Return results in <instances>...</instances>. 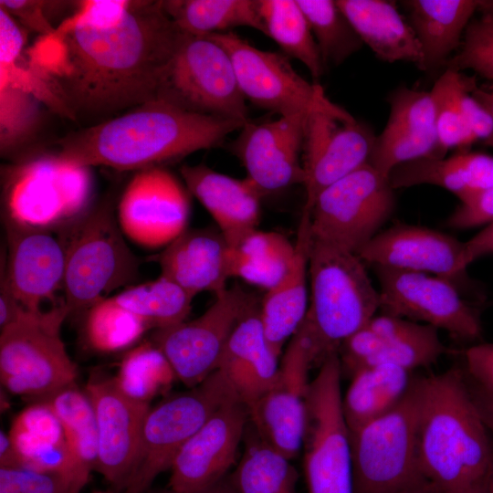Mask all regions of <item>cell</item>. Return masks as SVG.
<instances>
[{"instance_id": "cell-4", "label": "cell", "mask_w": 493, "mask_h": 493, "mask_svg": "<svg viewBox=\"0 0 493 493\" xmlns=\"http://www.w3.org/2000/svg\"><path fill=\"white\" fill-rule=\"evenodd\" d=\"M309 282V309L300 329L312 364L320 365L376 315L380 294L357 254L313 237Z\"/></svg>"}, {"instance_id": "cell-36", "label": "cell", "mask_w": 493, "mask_h": 493, "mask_svg": "<svg viewBox=\"0 0 493 493\" xmlns=\"http://www.w3.org/2000/svg\"><path fill=\"white\" fill-rule=\"evenodd\" d=\"M248 430L244 451L229 474L237 493H296L298 472L290 459L262 440L250 421Z\"/></svg>"}, {"instance_id": "cell-6", "label": "cell", "mask_w": 493, "mask_h": 493, "mask_svg": "<svg viewBox=\"0 0 493 493\" xmlns=\"http://www.w3.org/2000/svg\"><path fill=\"white\" fill-rule=\"evenodd\" d=\"M68 315L64 302L39 312L25 309L1 329L0 379L5 390L39 401L76 383L78 369L60 335Z\"/></svg>"}, {"instance_id": "cell-2", "label": "cell", "mask_w": 493, "mask_h": 493, "mask_svg": "<svg viewBox=\"0 0 493 493\" xmlns=\"http://www.w3.org/2000/svg\"><path fill=\"white\" fill-rule=\"evenodd\" d=\"M245 123L152 100L61 139L56 155L76 166L140 171L216 147Z\"/></svg>"}, {"instance_id": "cell-61", "label": "cell", "mask_w": 493, "mask_h": 493, "mask_svg": "<svg viewBox=\"0 0 493 493\" xmlns=\"http://www.w3.org/2000/svg\"><path fill=\"white\" fill-rule=\"evenodd\" d=\"M479 13L493 12V0H478Z\"/></svg>"}, {"instance_id": "cell-38", "label": "cell", "mask_w": 493, "mask_h": 493, "mask_svg": "<svg viewBox=\"0 0 493 493\" xmlns=\"http://www.w3.org/2000/svg\"><path fill=\"white\" fill-rule=\"evenodd\" d=\"M257 6L265 35L305 65L314 79H320L326 66L297 0H257Z\"/></svg>"}, {"instance_id": "cell-57", "label": "cell", "mask_w": 493, "mask_h": 493, "mask_svg": "<svg viewBox=\"0 0 493 493\" xmlns=\"http://www.w3.org/2000/svg\"><path fill=\"white\" fill-rule=\"evenodd\" d=\"M147 493H150V492L148 491ZM151 493H181V492H176L167 488L164 489L152 491ZM186 493H237V491L231 481L230 476L227 475L225 478L221 479L220 481H218L217 483L210 487H207L205 488H203L197 491L186 492Z\"/></svg>"}, {"instance_id": "cell-33", "label": "cell", "mask_w": 493, "mask_h": 493, "mask_svg": "<svg viewBox=\"0 0 493 493\" xmlns=\"http://www.w3.org/2000/svg\"><path fill=\"white\" fill-rule=\"evenodd\" d=\"M342 397V410L349 432L393 409L410 390L414 372L393 366L374 365L358 370Z\"/></svg>"}, {"instance_id": "cell-30", "label": "cell", "mask_w": 493, "mask_h": 493, "mask_svg": "<svg viewBox=\"0 0 493 493\" xmlns=\"http://www.w3.org/2000/svg\"><path fill=\"white\" fill-rule=\"evenodd\" d=\"M8 435L21 467L62 474L81 489L87 484L76 470L58 417L43 401L25 407L12 421Z\"/></svg>"}, {"instance_id": "cell-34", "label": "cell", "mask_w": 493, "mask_h": 493, "mask_svg": "<svg viewBox=\"0 0 493 493\" xmlns=\"http://www.w3.org/2000/svg\"><path fill=\"white\" fill-rule=\"evenodd\" d=\"M39 401L47 403L60 422L76 470L88 483L98 459L96 417L88 394L75 383Z\"/></svg>"}, {"instance_id": "cell-25", "label": "cell", "mask_w": 493, "mask_h": 493, "mask_svg": "<svg viewBox=\"0 0 493 493\" xmlns=\"http://www.w3.org/2000/svg\"><path fill=\"white\" fill-rule=\"evenodd\" d=\"M152 260L161 276L194 298L205 291L221 294L232 278L231 248L217 227L185 229Z\"/></svg>"}, {"instance_id": "cell-3", "label": "cell", "mask_w": 493, "mask_h": 493, "mask_svg": "<svg viewBox=\"0 0 493 493\" xmlns=\"http://www.w3.org/2000/svg\"><path fill=\"white\" fill-rule=\"evenodd\" d=\"M417 451L423 476L446 493L486 477L493 442L463 369L420 377Z\"/></svg>"}, {"instance_id": "cell-17", "label": "cell", "mask_w": 493, "mask_h": 493, "mask_svg": "<svg viewBox=\"0 0 493 493\" xmlns=\"http://www.w3.org/2000/svg\"><path fill=\"white\" fill-rule=\"evenodd\" d=\"M311 366L309 343L299 327L288 342L275 382L247 407L261 439L290 460L303 445Z\"/></svg>"}, {"instance_id": "cell-41", "label": "cell", "mask_w": 493, "mask_h": 493, "mask_svg": "<svg viewBox=\"0 0 493 493\" xmlns=\"http://www.w3.org/2000/svg\"><path fill=\"white\" fill-rule=\"evenodd\" d=\"M328 65L339 66L363 45L353 26L333 0H297Z\"/></svg>"}, {"instance_id": "cell-1", "label": "cell", "mask_w": 493, "mask_h": 493, "mask_svg": "<svg viewBox=\"0 0 493 493\" xmlns=\"http://www.w3.org/2000/svg\"><path fill=\"white\" fill-rule=\"evenodd\" d=\"M180 34L162 1H81L37 42L29 68L59 113L104 117L156 100Z\"/></svg>"}, {"instance_id": "cell-12", "label": "cell", "mask_w": 493, "mask_h": 493, "mask_svg": "<svg viewBox=\"0 0 493 493\" xmlns=\"http://www.w3.org/2000/svg\"><path fill=\"white\" fill-rule=\"evenodd\" d=\"M395 205L388 177L367 163L319 194L307 210L312 237L357 254L381 231Z\"/></svg>"}, {"instance_id": "cell-47", "label": "cell", "mask_w": 493, "mask_h": 493, "mask_svg": "<svg viewBox=\"0 0 493 493\" xmlns=\"http://www.w3.org/2000/svg\"><path fill=\"white\" fill-rule=\"evenodd\" d=\"M66 476L25 467H0V493H79Z\"/></svg>"}, {"instance_id": "cell-53", "label": "cell", "mask_w": 493, "mask_h": 493, "mask_svg": "<svg viewBox=\"0 0 493 493\" xmlns=\"http://www.w3.org/2000/svg\"><path fill=\"white\" fill-rule=\"evenodd\" d=\"M493 254V222L464 242L462 265L465 269L477 258Z\"/></svg>"}, {"instance_id": "cell-32", "label": "cell", "mask_w": 493, "mask_h": 493, "mask_svg": "<svg viewBox=\"0 0 493 493\" xmlns=\"http://www.w3.org/2000/svg\"><path fill=\"white\" fill-rule=\"evenodd\" d=\"M425 57V71L445 68L477 11L478 0H404Z\"/></svg>"}, {"instance_id": "cell-59", "label": "cell", "mask_w": 493, "mask_h": 493, "mask_svg": "<svg viewBox=\"0 0 493 493\" xmlns=\"http://www.w3.org/2000/svg\"><path fill=\"white\" fill-rule=\"evenodd\" d=\"M398 493H446L428 480H424Z\"/></svg>"}, {"instance_id": "cell-55", "label": "cell", "mask_w": 493, "mask_h": 493, "mask_svg": "<svg viewBox=\"0 0 493 493\" xmlns=\"http://www.w3.org/2000/svg\"><path fill=\"white\" fill-rule=\"evenodd\" d=\"M21 467L19 457L16 448L10 439L8 433L0 431V467Z\"/></svg>"}, {"instance_id": "cell-5", "label": "cell", "mask_w": 493, "mask_h": 493, "mask_svg": "<svg viewBox=\"0 0 493 493\" xmlns=\"http://www.w3.org/2000/svg\"><path fill=\"white\" fill-rule=\"evenodd\" d=\"M58 234L65 248L63 302L69 314L87 312L138 277L142 261L126 244L109 202L90 207Z\"/></svg>"}, {"instance_id": "cell-10", "label": "cell", "mask_w": 493, "mask_h": 493, "mask_svg": "<svg viewBox=\"0 0 493 493\" xmlns=\"http://www.w3.org/2000/svg\"><path fill=\"white\" fill-rule=\"evenodd\" d=\"M91 193L89 167L64 163L56 153L37 156L9 171L4 218L59 231L90 208Z\"/></svg>"}, {"instance_id": "cell-31", "label": "cell", "mask_w": 493, "mask_h": 493, "mask_svg": "<svg viewBox=\"0 0 493 493\" xmlns=\"http://www.w3.org/2000/svg\"><path fill=\"white\" fill-rule=\"evenodd\" d=\"M388 180L394 190L421 184L439 186L463 203L493 187V156L467 151L450 157L421 158L396 166Z\"/></svg>"}, {"instance_id": "cell-9", "label": "cell", "mask_w": 493, "mask_h": 493, "mask_svg": "<svg viewBox=\"0 0 493 493\" xmlns=\"http://www.w3.org/2000/svg\"><path fill=\"white\" fill-rule=\"evenodd\" d=\"M238 399L220 370L199 384L173 394L149 409L125 493H147L154 479L170 469L183 446L224 404Z\"/></svg>"}, {"instance_id": "cell-14", "label": "cell", "mask_w": 493, "mask_h": 493, "mask_svg": "<svg viewBox=\"0 0 493 493\" xmlns=\"http://www.w3.org/2000/svg\"><path fill=\"white\" fill-rule=\"evenodd\" d=\"M377 135L327 96L309 112L302 148L303 209L326 187L370 163Z\"/></svg>"}, {"instance_id": "cell-62", "label": "cell", "mask_w": 493, "mask_h": 493, "mask_svg": "<svg viewBox=\"0 0 493 493\" xmlns=\"http://www.w3.org/2000/svg\"><path fill=\"white\" fill-rule=\"evenodd\" d=\"M488 493H493V460L486 477Z\"/></svg>"}, {"instance_id": "cell-24", "label": "cell", "mask_w": 493, "mask_h": 493, "mask_svg": "<svg viewBox=\"0 0 493 493\" xmlns=\"http://www.w3.org/2000/svg\"><path fill=\"white\" fill-rule=\"evenodd\" d=\"M390 115L376 137L370 164L388 177L396 166L421 158L444 157L435 130L430 91L400 86L388 97Z\"/></svg>"}, {"instance_id": "cell-7", "label": "cell", "mask_w": 493, "mask_h": 493, "mask_svg": "<svg viewBox=\"0 0 493 493\" xmlns=\"http://www.w3.org/2000/svg\"><path fill=\"white\" fill-rule=\"evenodd\" d=\"M420 377L391 411L350 433L354 493H398L424 480L417 451Z\"/></svg>"}, {"instance_id": "cell-49", "label": "cell", "mask_w": 493, "mask_h": 493, "mask_svg": "<svg viewBox=\"0 0 493 493\" xmlns=\"http://www.w3.org/2000/svg\"><path fill=\"white\" fill-rule=\"evenodd\" d=\"M476 84V78L467 76L459 97L461 109L475 142L493 149V115L472 96Z\"/></svg>"}, {"instance_id": "cell-58", "label": "cell", "mask_w": 493, "mask_h": 493, "mask_svg": "<svg viewBox=\"0 0 493 493\" xmlns=\"http://www.w3.org/2000/svg\"><path fill=\"white\" fill-rule=\"evenodd\" d=\"M472 96L493 115V85H477L471 89Z\"/></svg>"}, {"instance_id": "cell-8", "label": "cell", "mask_w": 493, "mask_h": 493, "mask_svg": "<svg viewBox=\"0 0 493 493\" xmlns=\"http://www.w3.org/2000/svg\"><path fill=\"white\" fill-rule=\"evenodd\" d=\"M156 100L193 113L248 121V110L227 52L207 35L181 31Z\"/></svg>"}, {"instance_id": "cell-23", "label": "cell", "mask_w": 493, "mask_h": 493, "mask_svg": "<svg viewBox=\"0 0 493 493\" xmlns=\"http://www.w3.org/2000/svg\"><path fill=\"white\" fill-rule=\"evenodd\" d=\"M464 242L426 226L398 223L381 230L357 255L364 263L455 280L463 276Z\"/></svg>"}, {"instance_id": "cell-21", "label": "cell", "mask_w": 493, "mask_h": 493, "mask_svg": "<svg viewBox=\"0 0 493 493\" xmlns=\"http://www.w3.org/2000/svg\"><path fill=\"white\" fill-rule=\"evenodd\" d=\"M248 423V408L239 399L221 406L175 456L168 488L181 493L197 491L229 475Z\"/></svg>"}, {"instance_id": "cell-29", "label": "cell", "mask_w": 493, "mask_h": 493, "mask_svg": "<svg viewBox=\"0 0 493 493\" xmlns=\"http://www.w3.org/2000/svg\"><path fill=\"white\" fill-rule=\"evenodd\" d=\"M354 30L375 56L385 62L404 61L425 71V57L409 21L389 0H336Z\"/></svg>"}, {"instance_id": "cell-18", "label": "cell", "mask_w": 493, "mask_h": 493, "mask_svg": "<svg viewBox=\"0 0 493 493\" xmlns=\"http://www.w3.org/2000/svg\"><path fill=\"white\" fill-rule=\"evenodd\" d=\"M190 205L187 193L165 169L138 171L126 186L118 205L122 233L142 246H166L185 229Z\"/></svg>"}, {"instance_id": "cell-42", "label": "cell", "mask_w": 493, "mask_h": 493, "mask_svg": "<svg viewBox=\"0 0 493 493\" xmlns=\"http://www.w3.org/2000/svg\"><path fill=\"white\" fill-rule=\"evenodd\" d=\"M139 317L105 298L86 312L85 337L96 351L110 353L131 347L149 330Z\"/></svg>"}, {"instance_id": "cell-44", "label": "cell", "mask_w": 493, "mask_h": 493, "mask_svg": "<svg viewBox=\"0 0 493 493\" xmlns=\"http://www.w3.org/2000/svg\"><path fill=\"white\" fill-rule=\"evenodd\" d=\"M446 351L438 330L422 323L413 333L384 342L363 368L393 365L414 372L436 362Z\"/></svg>"}, {"instance_id": "cell-63", "label": "cell", "mask_w": 493, "mask_h": 493, "mask_svg": "<svg viewBox=\"0 0 493 493\" xmlns=\"http://www.w3.org/2000/svg\"><path fill=\"white\" fill-rule=\"evenodd\" d=\"M91 493H117V492L110 491V490H94Z\"/></svg>"}, {"instance_id": "cell-19", "label": "cell", "mask_w": 493, "mask_h": 493, "mask_svg": "<svg viewBox=\"0 0 493 493\" xmlns=\"http://www.w3.org/2000/svg\"><path fill=\"white\" fill-rule=\"evenodd\" d=\"M92 403L98 431L96 470L116 488H125L137 458L150 404L127 396L113 377L92 372L84 388Z\"/></svg>"}, {"instance_id": "cell-22", "label": "cell", "mask_w": 493, "mask_h": 493, "mask_svg": "<svg viewBox=\"0 0 493 493\" xmlns=\"http://www.w3.org/2000/svg\"><path fill=\"white\" fill-rule=\"evenodd\" d=\"M309 112L261 123L248 121L233 141L230 150L262 195L303 184L301 155Z\"/></svg>"}, {"instance_id": "cell-13", "label": "cell", "mask_w": 493, "mask_h": 493, "mask_svg": "<svg viewBox=\"0 0 493 493\" xmlns=\"http://www.w3.org/2000/svg\"><path fill=\"white\" fill-rule=\"evenodd\" d=\"M215 297L201 316L156 330L152 339L168 360L176 379L188 388L217 370L235 328L260 305L254 294L236 284Z\"/></svg>"}, {"instance_id": "cell-11", "label": "cell", "mask_w": 493, "mask_h": 493, "mask_svg": "<svg viewBox=\"0 0 493 493\" xmlns=\"http://www.w3.org/2000/svg\"><path fill=\"white\" fill-rule=\"evenodd\" d=\"M339 352L326 357L309 383L303 445L309 493H354L350 433L341 391Z\"/></svg>"}, {"instance_id": "cell-37", "label": "cell", "mask_w": 493, "mask_h": 493, "mask_svg": "<svg viewBox=\"0 0 493 493\" xmlns=\"http://www.w3.org/2000/svg\"><path fill=\"white\" fill-rule=\"evenodd\" d=\"M295 256V244L275 231L255 230L231 248L232 278L268 290L288 270Z\"/></svg>"}, {"instance_id": "cell-45", "label": "cell", "mask_w": 493, "mask_h": 493, "mask_svg": "<svg viewBox=\"0 0 493 493\" xmlns=\"http://www.w3.org/2000/svg\"><path fill=\"white\" fill-rule=\"evenodd\" d=\"M39 100L31 92L13 85H0V145L2 154L16 150L38 123Z\"/></svg>"}, {"instance_id": "cell-60", "label": "cell", "mask_w": 493, "mask_h": 493, "mask_svg": "<svg viewBox=\"0 0 493 493\" xmlns=\"http://www.w3.org/2000/svg\"><path fill=\"white\" fill-rule=\"evenodd\" d=\"M449 493H488L486 477L467 488H461L453 492H449Z\"/></svg>"}, {"instance_id": "cell-27", "label": "cell", "mask_w": 493, "mask_h": 493, "mask_svg": "<svg viewBox=\"0 0 493 493\" xmlns=\"http://www.w3.org/2000/svg\"><path fill=\"white\" fill-rule=\"evenodd\" d=\"M311 240L309 212L303 209L293 261L282 279L267 290L259 306V320L265 337L278 356L281 355L284 345L297 332L307 315Z\"/></svg>"}, {"instance_id": "cell-56", "label": "cell", "mask_w": 493, "mask_h": 493, "mask_svg": "<svg viewBox=\"0 0 493 493\" xmlns=\"http://www.w3.org/2000/svg\"><path fill=\"white\" fill-rule=\"evenodd\" d=\"M469 389L490 435H493V402L474 392L470 387Z\"/></svg>"}, {"instance_id": "cell-16", "label": "cell", "mask_w": 493, "mask_h": 493, "mask_svg": "<svg viewBox=\"0 0 493 493\" xmlns=\"http://www.w3.org/2000/svg\"><path fill=\"white\" fill-rule=\"evenodd\" d=\"M207 36L227 52L239 89L254 105L290 116L309 112L326 96L320 85L298 74L284 55L260 50L231 31Z\"/></svg>"}, {"instance_id": "cell-39", "label": "cell", "mask_w": 493, "mask_h": 493, "mask_svg": "<svg viewBox=\"0 0 493 493\" xmlns=\"http://www.w3.org/2000/svg\"><path fill=\"white\" fill-rule=\"evenodd\" d=\"M149 328L162 330L186 320L194 299L183 288L165 277L143 284L131 286L113 296Z\"/></svg>"}, {"instance_id": "cell-54", "label": "cell", "mask_w": 493, "mask_h": 493, "mask_svg": "<svg viewBox=\"0 0 493 493\" xmlns=\"http://www.w3.org/2000/svg\"><path fill=\"white\" fill-rule=\"evenodd\" d=\"M0 289V327L3 329L15 322L26 309L16 299L2 274Z\"/></svg>"}, {"instance_id": "cell-46", "label": "cell", "mask_w": 493, "mask_h": 493, "mask_svg": "<svg viewBox=\"0 0 493 493\" xmlns=\"http://www.w3.org/2000/svg\"><path fill=\"white\" fill-rule=\"evenodd\" d=\"M445 69H472L493 81V12L480 13L470 21L458 50Z\"/></svg>"}, {"instance_id": "cell-15", "label": "cell", "mask_w": 493, "mask_h": 493, "mask_svg": "<svg viewBox=\"0 0 493 493\" xmlns=\"http://www.w3.org/2000/svg\"><path fill=\"white\" fill-rule=\"evenodd\" d=\"M380 309L448 332L465 341L481 340L480 311L453 280L421 272L374 266Z\"/></svg>"}, {"instance_id": "cell-20", "label": "cell", "mask_w": 493, "mask_h": 493, "mask_svg": "<svg viewBox=\"0 0 493 493\" xmlns=\"http://www.w3.org/2000/svg\"><path fill=\"white\" fill-rule=\"evenodd\" d=\"M5 219L7 251L1 274L19 303L28 311H42L63 291L66 255L55 231L23 226ZM58 233V232H57Z\"/></svg>"}, {"instance_id": "cell-26", "label": "cell", "mask_w": 493, "mask_h": 493, "mask_svg": "<svg viewBox=\"0 0 493 493\" xmlns=\"http://www.w3.org/2000/svg\"><path fill=\"white\" fill-rule=\"evenodd\" d=\"M187 190L211 215L230 248L257 229L262 194L248 179H237L204 165H184Z\"/></svg>"}, {"instance_id": "cell-40", "label": "cell", "mask_w": 493, "mask_h": 493, "mask_svg": "<svg viewBox=\"0 0 493 493\" xmlns=\"http://www.w3.org/2000/svg\"><path fill=\"white\" fill-rule=\"evenodd\" d=\"M174 378L168 360L152 341L128 351L113 376L117 386L127 396L147 404L166 391Z\"/></svg>"}, {"instance_id": "cell-28", "label": "cell", "mask_w": 493, "mask_h": 493, "mask_svg": "<svg viewBox=\"0 0 493 493\" xmlns=\"http://www.w3.org/2000/svg\"><path fill=\"white\" fill-rule=\"evenodd\" d=\"M259 306L236 325L217 367L247 407L270 388L279 367V356L272 351L263 331Z\"/></svg>"}, {"instance_id": "cell-51", "label": "cell", "mask_w": 493, "mask_h": 493, "mask_svg": "<svg viewBox=\"0 0 493 493\" xmlns=\"http://www.w3.org/2000/svg\"><path fill=\"white\" fill-rule=\"evenodd\" d=\"M49 2L36 0H1L0 7L4 8L14 18H17L25 26L47 37L56 31L45 14Z\"/></svg>"}, {"instance_id": "cell-43", "label": "cell", "mask_w": 493, "mask_h": 493, "mask_svg": "<svg viewBox=\"0 0 493 493\" xmlns=\"http://www.w3.org/2000/svg\"><path fill=\"white\" fill-rule=\"evenodd\" d=\"M467 76L460 71L444 69L429 90L434 101L435 130L442 155L449 149L467 152L476 142L465 120L460 92Z\"/></svg>"}, {"instance_id": "cell-48", "label": "cell", "mask_w": 493, "mask_h": 493, "mask_svg": "<svg viewBox=\"0 0 493 493\" xmlns=\"http://www.w3.org/2000/svg\"><path fill=\"white\" fill-rule=\"evenodd\" d=\"M464 373L468 386L493 402V342H479L464 352Z\"/></svg>"}, {"instance_id": "cell-52", "label": "cell", "mask_w": 493, "mask_h": 493, "mask_svg": "<svg viewBox=\"0 0 493 493\" xmlns=\"http://www.w3.org/2000/svg\"><path fill=\"white\" fill-rule=\"evenodd\" d=\"M26 36L16 19L0 7V68L18 61Z\"/></svg>"}, {"instance_id": "cell-50", "label": "cell", "mask_w": 493, "mask_h": 493, "mask_svg": "<svg viewBox=\"0 0 493 493\" xmlns=\"http://www.w3.org/2000/svg\"><path fill=\"white\" fill-rule=\"evenodd\" d=\"M493 222V187L483 191L460 205L446 220V226L467 229Z\"/></svg>"}, {"instance_id": "cell-35", "label": "cell", "mask_w": 493, "mask_h": 493, "mask_svg": "<svg viewBox=\"0 0 493 493\" xmlns=\"http://www.w3.org/2000/svg\"><path fill=\"white\" fill-rule=\"evenodd\" d=\"M164 12L183 32L209 35L248 26L265 34L257 0H163Z\"/></svg>"}]
</instances>
